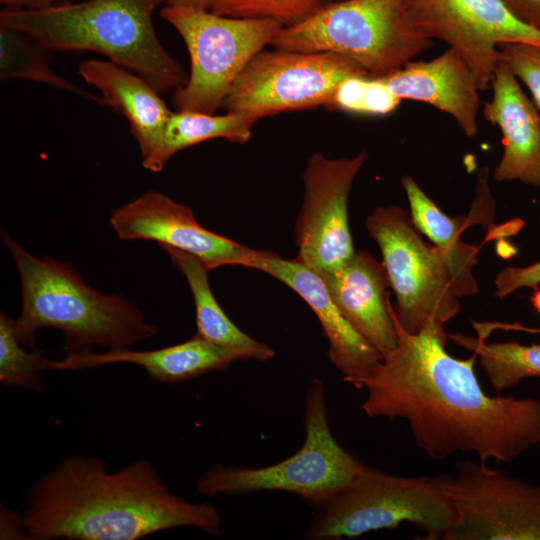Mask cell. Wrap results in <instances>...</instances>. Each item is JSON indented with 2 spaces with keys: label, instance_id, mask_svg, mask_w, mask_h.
<instances>
[{
  "label": "cell",
  "instance_id": "1",
  "mask_svg": "<svg viewBox=\"0 0 540 540\" xmlns=\"http://www.w3.org/2000/svg\"><path fill=\"white\" fill-rule=\"evenodd\" d=\"M397 346L364 378L360 410L369 418L404 419L419 447L432 459L456 452L481 462L509 463L540 443V400L490 396L474 369L477 356H451L443 325L405 331L393 309Z\"/></svg>",
  "mask_w": 540,
  "mask_h": 540
},
{
  "label": "cell",
  "instance_id": "28",
  "mask_svg": "<svg viewBox=\"0 0 540 540\" xmlns=\"http://www.w3.org/2000/svg\"><path fill=\"white\" fill-rule=\"evenodd\" d=\"M501 59L517 79L529 89L540 113V46L528 43H503L498 46Z\"/></svg>",
  "mask_w": 540,
  "mask_h": 540
},
{
  "label": "cell",
  "instance_id": "26",
  "mask_svg": "<svg viewBox=\"0 0 540 540\" xmlns=\"http://www.w3.org/2000/svg\"><path fill=\"white\" fill-rule=\"evenodd\" d=\"M18 339L14 319L0 313V382L41 393L45 389L41 372L49 368V358L39 349L26 350Z\"/></svg>",
  "mask_w": 540,
  "mask_h": 540
},
{
  "label": "cell",
  "instance_id": "34",
  "mask_svg": "<svg viewBox=\"0 0 540 540\" xmlns=\"http://www.w3.org/2000/svg\"><path fill=\"white\" fill-rule=\"evenodd\" d=\"M35 0H0L7 9L33 8Z\"/></svg>",
  "mask_w": 540,
  "mask_h": 540
},
{
  "label": "cell",
  "instance_id": "36",
  "mask_svg": "<svg viewBox=\"0 0 540 540\" xmlns=\"http://www.w3.org/2000/svg\"><path fill=\"white\" fill-rule=\"evenodd\" d=\"M531 302L537 313L540 315V288H537L535 293L532 295Z\"/></svg>",
  "mask_w": 540,
  "mask_h": 540
},
{
  "label": "cell",
  "instance_id": "4",
  "mask_svg": "<svg viewBox=\"0 0 540 540\" xmlns=\"http://www.w3.org/2000/svg\"><path fill=\"white\" fill-rule=\"evenodd\" d=\"M160 0H79L5 9L0 25L24 31L51 51H92L144 78L159 93L188 75L159 41L152 16Z\"/></svg>",
  "mask_w": 540,
  "mask_h": 540
},
{
  "label": "cell",
  "instance_id": "7",
  "mask_svg": "<svg viewBox=\"0 0 540 540\" xmlns=\"http://www.w3.org/2000/svg\"><path fill=\"white\" fill-rule=\"evenodd\" d=\"M310 523L313 540L359 537L408 522L427 540H444L452 504L434 476L406 477L365 466Z\"/></svg>",
  "mask_w": 540,
  "mask_h": 540
},
{
  "label": "cell",
  "instance_id": "30",
  "mask_svg": "<svg viewBox=\"0 0 540 540\" xmlns=\"http://www.w3.org/2000/svg\"><path fill=\"white\" fill-rule=\"evenodd\" d=\"M369 77L359 75L344 79L337 86L327 108L363 114L364 96Z\"/></svg>",
  "mask_w": 540,
  "mask_h": 540
},
{
  "label": "cell",
  "instance_id": "33",
  "mask_svg": "<svg viewBox=\"0 0 540 540\" xmlns=\"http://www.w3.org/2000/svg\"><path fill=\"white\" fill-rule=\"evenodd\" d=\"M166 6L190 7L212 10L217 0H160Z\"/></svg>",
  "mask_w": 540,
  "mask_h": 540
},
{
  "label": "cell",
  "instance_id": "35",
  "mask_svg": "<svg viewBox=\"0 0 540 540\" xmlns=\"http://www.w3.org/2000/svg\"><path fill=\"white\" fill-rule=\"evenodd\" d=\"M73 1H79V0H35L33 8H40V7H45L52 4L66 3V2H73Z\"/></svg>",
  "mask_w": 540,
  "mask_h": 540
},
{
  "label": "cell",
  "instance_id": "19",
  "mask_svg": "<svg viewBox=\"0 0 540 540\" xmlns=\"http://www.w3.org/2000/svg\"><path fill=\"white\" fill-rule=\"evenodd\" d=\"M248 360L241 352L219 347L199 335L167 347L135 351L130 348L64 355L60 361L49 360V368L82 370L109 364H134L142 367L158 383L190 380L228 367L235 361Z\"/></svg>",
  "mask_w": 540,
  "mask_h": 540
},
{
  "label": "cell",
  "instance_id": "29",
  "mask_svg": "<svg viewBox=\"0 0 540 540\" xmlns=\"http://www.w3.org/2000/svg\"><path fill=\"white\" fill-rule=\"evenodd\" d=\"M540 261L525 267H506L495 278V294L504 298L521 288H538Z\"/></svg>",
  "mask_w": 540,
  "mask_h": 540
},
{
  "label": "cell",
  "instance_id": "2",
  "mask_svg": "<svg viewBox=\"0 0 540 540\" xmlns=\"http://www.w3.org/2000/svg\"><path fill=\"white\" fill-rule=\"evenodd\" d=\"M22 516L41 540H137L180 527L222 533L217 507L173 493L148 459L110 471L100 457L67 456L29 487Z\"/></svg>",
  "mask_w": 540,
  "mask_h": 540
},
{
  "label": "cell",
  "instance_id": "10",
  "mask_svg": "<svg viewBox=\"0 0 540 540\" xmlns=\"http://www.w3.org/2000/svg\"><path fill=\"white\" fill-rule=\"evenodd\" d=\"M359 75L370 76L339 54L262 50L236 79L223 107L256 121L285 111L328 107L337 86Z\"/></svg>",
  "mask_w": 540,
  "mask_h": 540
},
{
  "label": "cell",
  "instance_id": "24",
  "mask_svg": "<svg viewBox=\"0 0 540 540\" xmlns=\"http://www.w3.org/2000/svg\"><path fill=\"white\" fill-rule=\"evenodd\" d=\"M456 344L473 352L492 388L502 392L526 378L540 377V344L523 345L515 341L486 343L485 338L448 334Z\"/></svg>",
  "mask_w": 540,
  "mask_h": 540
},
{
  "label": "cell",
  "instance_id": "21",
  "mask_svg": "<svg viewBox=\"0 0 540 540\" xmlns=\"http://www.w3.org/2000/svg\"><path fill=\"white\" fill-rule=\"evenodd\" d=\"M162 249L188 282L195 305L197 335L219 347L241 352L248 360L268 361L275 356L272 347L243 332L227 316L210 288L209 270L202 261L171 247Z\"/></svg>",
  "mask_w": 540,
  "mask_h": 540
},
{
  "label": "cell",
  "instance_id": "18",
  "mask_svg": "<svg viewBox=\"0 0 540 540\" xmlns=\"http://www.w3.org/2000/svg\"><path fill=\"white\" fill-rule=\"evenodd\" d=\"M399 99L424 102L449 114L464 134H477L480 104L476 78L465 59L449 47L429 61H409L381 78Z\"/></svg>",
  "mask_w": 540,
  "mask_h": 540
},
{
  "label": "cell",
  "instance_id": "9",
  "mask_svg": "<svg viewBox=\"0 0 540 540\" xmlns=\"http://www.w3.org/2000/svg\"><path fill=\"white\" fill-rule=\"evenodd\" d=\"M365 227L378 244L396 298L402 328L417 333L430 322L444 325L459 312L460 296L444 254L399 206L376 207Z\"/></svg>",
  "mask_w": 540,
  "mask_h": 540
},
{
  "label": "cell",
  "instance_id": "16",
  "mask_svg": "<svg viewBox=\"0 0 540 540\" xmlns=\"http://www.w3.org/2000/svg\"><path fill=\"white\" fill-rule=\"evenodd\" d=\"M320 277L344 317L383 357L396 348L391 285L382 261L355 251L338 269Z\"/></svg>",
  "mask_w": 540,
  "mask_h": 540
},
{
  "label": "cell",
  "instance_id": "3",
  "mask_svg": "<svg viewBox=\"0 0 540 540\" xmlns=\"http://www.w3.org/2000/svg\"><path fill=\"white\" fill-rule=\"evenodd\" d=\"M21 284V312L14 319L19 341L36 349V333L54 328L64 334V355L130 348L155 336L158 328L140 309L119 294H104L89 286L70 263L38 258L1 229Z\"/></svg>",
  "mask_w": 540,
  "mask_h": 540
},
{
  "label": "cell",
  "instance_id": "25",
  "mask_svg": "<svg viewBox=\"0 0 540 540\" xmlns=\"http://www.w3.org/2000/svg\"><path fill=\"white\" fill-rule=\"evenodd\" d=\"M51 52L32 35L0 25L1 79L41 82L104 104L102 98L82 90L56 74L50 66Z\"/></svg>",
  "mask_w": 540,
  "mask_h": 540
},
{
  "label": "cell",
  "instance_id": "8",
  "mask_svg": "<svg viewBox=\"0 0 540 540\" xmlns=\"http://www.w3.org/2000/svg\"><path fill=\"white\" fill-rule=\"evenodd\" d=\"M161 17L180 34L190 56V74L175 90L178 110L214 113L248 63L271 44L283 26L267 18H240L210 10L165 6Z\"/></svg>",
  "mask_w": 540,
  "mask_h": 540
},
{
  "label": "cell",
  "instance_id": "11",
  "mask_svg": "<svg viewBox=\"0 0 540 540\" xmlns=\"http://www.w3.org/2000/svg\"><path fill=\"white\" fill-rule=\"evenodd\" d=\"M434 478L454 510L444 540H540V485L469 460Z\"/></svg>",
  "mask_w": 540,
  "mask_h": 540
},
{
  "label": "cell",
  "instance_id": "15",
  "mask_svg": "<svg viewBox=\"0 0 540 540\" xmlns=\"http://www.w3.org/2000/svg\"><path fill=\"white\" fill-rule=\"evenodd\" d=\"M250 268L262 271L296 292L312 309L329 343L328 357L347 384L366 377L383 356L349 323L323 279L297 258L287 260L261 250Z\"/></svg>",
  "mask_w": 540,
  "mask_h": 540
},
{
  "label": "cell",
  "instance_id": "13",
  "mask_svg": "<svg viewBox=\"0 0 540 540\" xmlns=\"http://www.w3.org/2000/svg\"><path fill=\"white\" fill-rule=\"evenodd\" d=\"M368 159L311 155L303 174L304 199L294 227L297 259L322 276L342 266L355 253L348 219L353 182Z\"/></svg>",
  "mask_w": 540,
  "mask_h": 540
},
{
  "label": "cell",
  "instance_id": "5",
  "mask_svg": "<svg viewBox=\"0 0 540 540\" xmlns=\"http://www.w3.org/2000/svg\"><path fill=\"white\" fill-rule=\"evenodd\" d=\"M303 416L305 439L293 455L258 468L215 464L198 477L196 491L211 497L283 491L317 510L325 507L365 465L335 438L320 378L309 383Z\"/></svg>",
  "mask_w": 540,
  "mask_h": 540
},
{
  "label": "cell",
  "instance_id": "12",
  "mask_svg": "<svg viewBox=\"0 0 540 540\" xmlns=\"http://www.w3.org/2000/svg\"><path fill=\"white\" fill-rule=\"evenodd\" d=\"M414 25L429 39L455 49L471 68L479 90L491 87L501 60L498 46H540V31L518 19L503 0H406Z\"/></svg>",
  "mask_w": 540,
  "mask_h": 540
},
{
  "label": "cell",
  "instance_id": "22",
  "mask_svg": "<svg viewBox=\"0 0 540 540\" xmlns=\"http://www.w3.org/2000/svg\"><path fill=\"white\" fill-rule=\"evenodd\" d=\"M401 183L413 223L446 257L459 296L474 295L478 291V282L473 269L477 265L479 247L462 241L461 234L467 225L465 219L444 213L411 176H403Z\"/></svg>",
  "mask_w": 540,
  "mask_h": 540
},
{
  "label": "cell",
  "instance_id": "23",
  "mask_svg": "<svg viewBox=\"0 0 540 540\" xmlns=\"http://www.w3.org/2000/svg\"><path fill=\"white\" fill-rule=\"evenodd\" d=\"M255 122L248 116L234 112L223 115L194 110L171 112L160 148L145 169L160 172L177 152L208 140L225 138L245 144L251 138Z\"/></svg>",
  "mask_w": 540,
  "mask_h": 540
},
{
  "label": "cell",
  "instance_id": "14",
  "mask_svg": "<svg viewBox=\"0 0 540 540\" xmlns=\"http://www.w3.org/2000/svg\"><path fill=\"white\" fill-rule=\"evenodd\" d=\"M109 223L121 240H150L189 253L209 271L225 265L250 268L261 252L202 227L188 206L157 191L114 209Z\"/></svg>",
  "mask_w": 540,
  "mask_h": 540
},
{
  "label": "cell",
  "instance_id": "37",
  "mask_svg": "<svg viewBox=\"0 0 540 540\" xmlns=\"http://www.w3.org/2000/svg\"><path fill=\"white\" fill-rule=\"evenodd\" d=\"M539 222H540V215H539Z\"/></svg>",
  "mask_w": 540,
  "mask_h": 540
},
{
  "label": "cell",
  "instance_id": "31",
  "mask_svg": "<svg viewBox=\"0 0 540 540\" xmlns=\"http://www.w3.org/2000/svg\"><path fill=\"white\" fill-rule=\"evenodd\" d=\"M523 23L540 31V0H503Z\"/></svg>",
  "mask_w": 540,
  "mask_h": 540
},
{
  "label": "cell",
  "instance_id": "20",
  "mask_svg": "<svg viewBox=\"0 0 540 540\" xmlns=\"http://www.w3.org/2000/svg\"><path fill=\"white\" fill-rule=\"evenodd\" d=\"M78 73L101 93L104 105L127 119L145 168L160 148L172 112L159 92L141 76L111 61L84 60Z\"/></svg>",
  "mask_w": 540,
  "mask_h": 540
},
{
  "label": "cell",
  "instance_id": "27",
  "mask_svg": "<svg viewBox=\"0 0 540 540\" xmlns=\"http://www.w3.org/2000/svg\"><path fill=\"white\" fill-rule=\"evenodd\" d=\"M326 3V0H217L211 11L231 17L272 19L290 27L308 19Z\"/></svg>",
  "mask_w": 540,
  "mask_h": 540
},
{
  "label": "cell",
  "instance_id": "6",
  "mask_svg": "<svg viewBox=\"0 0 540 540\" xmlns=\"http://www.w3.org/2000/svg\"><path fill=\"white\" fill-rule=\"evenodd\" d=\"M413 23L406 0H335L305 21L283 27L270 45L349 58L371 77L382 78L431 45Z\"/></svg>",
  "mask_w": 540,
  "mask_h": 540
},
{
  "label": "cell",
  "instance_id": "32",
  "mask_svg": "<svg viewBox=\"0 0 540 540\" xmlns=\"http://www.w3.org/2000/svg\"><path fill=\"white\" fill-rule=\"evenodd\" d=\"M1 539L24 538L31 539L24 523L22 514H17L1 505Z\"/></svg>",
  "mask_w": 540,
  "mask_h": 540
},
{
  "label": "cell",
  "instance_id": "17",
  "mask_svg": "<svg viewBox=\"0 0 540 540\" xmlns=\"http://www.w3.org/2000/svg\"><path fill=\"white\" fill-rule=\"evenodd\" d=\"M491 88L492 98L484 104L483 115L500 129L503 145L494 179L540 186V113L502 59Z\"/></svg>",
  "mask_w": 540,
  "mask_h": 540
}]
</instances>
